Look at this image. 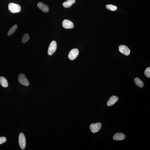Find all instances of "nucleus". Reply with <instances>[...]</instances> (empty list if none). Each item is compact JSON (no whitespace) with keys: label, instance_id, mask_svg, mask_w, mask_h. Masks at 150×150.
<instances>
[{"label":"nucleus","instance_id":"1","mask_svg":"<svg viewBox=\"0 0 150 150\" xmlns=\"http://www.w3.org/2000/svg\"><path fill=\"white\" fill-rule=\"evenodd\" d=\"M8 8L9 10L13 13H19L21 10L20 5L13 3H10L9 4Z\"/></svg>","mask_w":150,"mask_h":150},{"label":"nucleus","instance_id":"2","mask_svg":"<svg viewBox=\"0 0 150 150\" xmlns=\"http://www.w3.org/2000/svg\"><path fill=\"white\" fill-rule=\"evenodd\" d=\"M19 143L21 149H25L26 146V140L25 135L23 133H21L19 135Z\"/></svg>","mask_w":150,"mask_h":150},{"label":"nucleus","instance_id":"3","mask_svg":"<svg viewBox=\"0 0 150 150\" xmlns=\"http://www.w3.org/2000/svg\"><path fill=\"white\" fill-rule=\"evenodd\" d=\"M57 48V42L55 41H52L50 43L48 50V55H52L55 52Z\"/></svg>","mask_w":150,"mask_h":150},{"label":"nucleus","instance_id":"4","mask_svg":"<svg viewBox=\"0 0 150 150\" xmlns=\"http://www.w3.org/2000/svg\"><path fill=\"white\" fill-rule=\"evenodd\" d=\"M18 80L19 83L23 85L27 86L29 85V82L23 74H19L18 77Z\"/></svg>","mask_w":150,"mask_h":150},{"label":"nucleus","instance_id":"5","mask_svg":"<svg viewBox=\"0 0 150 150\" xmlns=\"http://www.w3.org/2000/svg\"><path fill=\"white\" fill-rule=\"evenodd\" d=\"M101 127V124L100 123H92L90 125V128L91 131L93 133H96L100 129Z\"/></svg>","mask_w":150,"mask_h":150},{"label":"nucleus","instance_id":"6","mask_svg":"<svg viewBox=\"0 0 150 150\" xmlns=\"http://www.w3.org/2000/svg\"><path fill=\"white\" fill-rule=\"evenodd\" d=\"M78 50L77 48L73 49L70 51L69 54V58L71 60H73L76 58L79 54Z\"/></svg>","mask_w":150,"mask_h":150},{"label":"nucleus","instance_id":"7","mask_svg":"<svg viewBox=\"0 0 150 150\" xmlns=\"http://www.w3.org/2000/svg\"><path fill=\"white\" fill-rule=\"evenodd\" d=\"M119 51L125 55H129L130 51V49L127 46L124 45H121L119 47Z\"/></svg>","mask_w":150,"mask_h":150},{"label":"nucleus","instance_id":"8","mask_svg":"<svg viewBox=\"0 0 150 150\" xmlns=\"http://www.w3.org/2000/svg\"><path fill=\"white\" fill-rule=\"evenodd\" d=\"M62 26L64 28L66 29H72L73 28V23L68 19H65L62 22Z\"/></svg>","mask_w":150,"mask_h":150},{"label":"nucleus","instance_id":"9","mask_svg":"<svg viewBox=\"0 0 150 150\" xmlns=\"http://www.w3.org/2000/svg\"><path fill=\"white\" fill-rule=\"evenodd\" d=\"M125 134L122 133H118L115 134L113 137V139L115 140H122L125 138Z\"/></svg>","mask_w":150,"mask_h":150},{"label":"nucleus","instance_id":"10","mask_svg":"<svg viewBox=\"0 0 150 150\" xmlns=\"http://www.w3.org/2000/svg\"><path fill=\"white\" fill-rule=\"evenodd\" d=\"M37 6L39 9L44 12H47L49 11V8L48 6L43 3H39L37 4Z\"/></svg>","mask_w":150,"mask_h":150},{"label":"nucleus","instance_id":"11","mask_svg":"<svg viewBox=\"0 0 150 150\" xmlns=\"http://www.w3.org/2000/svg\"><path fill=\"white\" fill-rule=\"evenodd\" d=\"M119 98L117 96H113L111 97L107 103V105L111 106L114 104L117 101L119 100Z\"/></svg>","mask_w":150,"mask_h":150},{"label":"nucleus","instance_id":"12","mask_svg":"<svg viewBox=\"0 0 150 150\" xmlns=\"http://www.w3.org/2000/svg\"><path fill=\"white\" fill-rule=\"evenodd\" d=\"M75 0H68L63 3V6L65 8H69L72 6L73 4L75 3Z\"/></svg>","mask_w":150,"mask_h":150},{"label":"nucleus","instance_id":"13","mask_svg":"<svg viewBox=\"0 0 150 150\" xmlns=\"http://www.w3.org/2000/svg\"><path fill=\"white\" fill-rule=\"evenodd\" d=\"M0 83L3 87H8V82L6 79L4 77H0Z\"/></svg>","mask_w":150,"mask_h":150},{"label":"nucleus","instance_id":"14","mask_svg":"<svg viewBox=\"0 0 150 150\" xmlns=\"http://www.w3.org/2000/svg\"><path fill=\"white\" fill-rule=\"evenodd\" d=\"M135 83L138 87L140 88H143L144 86V83L142 80L138 78H136L135 79Z\"/></svg>","mask_w":150,"mask_h":150},{"label":"nucleus","instance_id":"15","mask_svg":"<svg viewBox=\"0 0 150 150\" xmlns=\"http://www.w3.org/2000/svg\"><path fill=\"white\" fill-rule=\"evenodd\" d=\"M17 28V25H15L12 27L9 30L8 33V36H10L12 35L15 32V31Z\"/></svg>","mask_w":150,"mask_h":150},{"label":"nucleus","instance_id":"16","mask_svg":"<svg viewBox=\"0 0 150 150\" xmlns=\"http://www.w3.org/2000/svg\"><path fill=\"white\" fill-rule=\"evenodd\" d=\"M106 7L108 9L111 11H115L117 9V7L116 6L110 4H107Z\"/></svg>","mask_w":150,"mask_h":150},{"label":"nucleus","instance_id":"17","mask_svg":"<svg viewBox=\"0 0 150 150\" xmlns=\"http://www.w3.org/2000/svg\"><path fill=\"white\" fill-rule=\"evenodd\" d=\"M30 37L29 35L27 33H25L23 35L22 40V43H26L30 39Z\"/></svg>","mask_w":150,"mask_h":150},{"label":"nucleus","instance_id":"18","mask_svg":"<svg viewBox=\"0 0 150 150\" xmlns=\"http://www.w3.org/2000/svg\"><path fill=\"white\" fill-rule=\"evenodd\" d=\"M145 74L146 76L148 78L150 77V67L147 68L145 69Z\"/></svg>","mask_w":150,"mask_h":150},{"label":"nucleus","instance_id":"19","mask_svg":"<svg viewBox=\"0 0 150 150\" xmlns=\"http://www.w3.org/2000/svg\"><path fill=\"white\" fill-rule=\"evenodd\" d=\"M6 141V138L4 137H0V144H2L5 142Z\"/></svg>","mask_w":150,"mask_h":150}]
</instances>
